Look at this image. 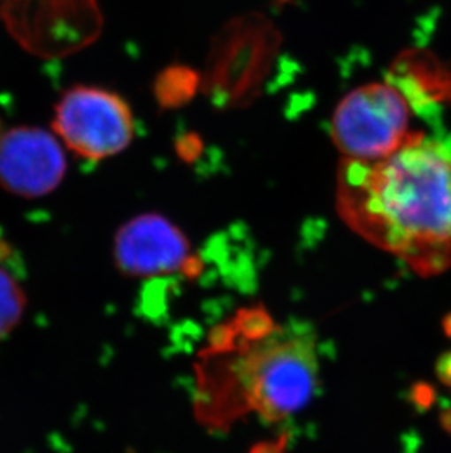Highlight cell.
<instances>
[{
  "label": "cell",
  "mask_w": 451,
  "mask_h": 453,
  "mask_svg": "<svg viewBox=\"0 0 451 453\" xmlns=\"http://www.w3.org/2000/svg\"><path fill=\"white\" fill-rule=\"evenodd\" d=\"M53 128L69 150L98 162L128 149L135 124L128 103L97 87H73L56 106Z\"/></svg>",
  "instance_id": "4"
},
{
  "label": "cell",
  "mask_w": 451,
  "mask_h": 453,
  "mask_svg": "<svg viewBox=\"0 0 451 453\" xmlns=\"http://www.w3.org/2000/svg\"><path fill=\"white\" fill-rule=\"evenodd\" d=\"M317 385L318 357L310 329L248 310L222 326L203 354L198 410L214 426L249 414L274 423L303 410Z\"/></svg>",
  "instance_id": "2"
},
{
  "label": "cell",
  "mask_w": 451,
  "mask_h": 453,
  "mask_svg": "<svg viewBox=\"0 0 451 453\" xmlns=\"http://www.w3.org/2000/svg\"><path fill=\"white\" fill-rule=\"evenodd\" d=\"M66 160L59 142L40 128L11 129L0 138V184L19 197H42L60 184Z\"/></svg>",
  "instance_id": "5"
},
{
  "label": "cell",
  "mask_w": 451,
  "mask_h": 453,
  "mask_svg": "<svg viewBox=\"0 0 451 453\" xmlns=\"http://www.w3.org/2000/svg\"><path fill=\"white\" fill-rule=\"evenodd\" d=\"M187 245L178 227L157 214H144L120 229L116 257L125 272L140 276L167 273L187 260Z\"/></svg>",
  "instance_id": "6"
},
{
  "label": "cell",
  "mask_w": 451,
  "mask_h": 453,
  "mask_svg": "<svg viewBox=\"0 0 451 453\" xmlns=\"http://www.w3.org/2000/svg\"><path fill=\"white\" fill-rule=\"evenodd\" d=\"M413 107L393 82H370L343 97L333 113L332 138L343 158L378 160L417 133L410 129Z\"/></svg>",
  "instance_id": "3"
},
{
  "label": "cell",
  "mask_w": 451,
  "mask_h": 453,
  "mask_svg": "<svg viewBox=\"0 0 451 453\" xmlns=\"http://www.w3.org/2000/svg\"><path fill=\"white\" fill-rule=\"evenodd\" d=\"M444 330H446L448 338H451V314H448V316L444 319Z\"/></svg>",
  "instance_id": "12"
},
{
  "label": "cell",
  "mask_w": 451,
  "mask_h": 453,
  "mask_svg": "<svg viewBox=\"0 0 451 453\" xmlns=\"http://www.w3.org/2000/svg\"><path fill=\"white\" fill-rule=\"evenodd\" d=\"M337 209L371 244L440 273L451 265V142L421 131L378 160L343 158Z\"/></svg>",
  "instance_id": "1"
},
{
  "label": "cell",
  "mask_w": 451,
  "mask_h": 453,
  "mask_svg": "<svg viewBox=\"0 0 451 453\" xmlns=\"http://www.w3.org/2000/svg\"><path fill=\"white\" fill-rule=\"evenodd\" d=\"M437 376L444 385L451 386V352L441 355L437 361Z\"/></svg>",
  "instance_id": "10"
},
{
  "label": "cell",
  "mask_w": 451,
  "mask_h": 453,
  "mask_svg": "<svg viewBox=\"0 0 451 453\" xmlns=\"http://www.w3.org/2000/svg\"><path fill=\"white\" fill-rule=\"evenodd\" d=\"M26 303L21 263L12 247L0 235V341L17 327Z\"/></svg>",
  "instance_id": "7"
},
{
  "label": "cell",
  "mask_w": 451,
  "mask_h": 453,
  "mask_svg": "<svg viewBox=\"0 0 451 453\" xmlns=\"http://www.w3.org/2000/svg\"><path fill=\"white\" fill-rule=\"evenodd\" d=\"M440 418H441V426H443L444 430L451 434V408L444 410Z\"/></svg>",
  "instance_id": "11"
},
{
  "label": "cell",
  "mask_w": 451,
  "mask_h": 453,
  "mask_svg": "<svg viewBox=\"0 0 451 453\" xmlns=\"http://www.w3.org/2000/svg\"><path fill=\"white\" fill-rule=\"evenodd\" d=\"M437 399V390L430 383H417L412 388V403L419 411L430 410Z\"/></svg>",
  "instance_id": "9"
},
{
  "label": "cell",
  "mask_w": 451,
  "mask_h": 453,
  "mask_svg": "<svg viewBox=\"0 0 451 453\" xmlns=\"http://www.w3.org/2000/svg\"><path fill=\"white\" fill-rule=\"evenodd\" d=\"M195 73L185 68L167 69L158 80L157 95L167 106L180 104L195 91Z\"/></svg>",
  "instance_id": "8"
}]
</instances>
